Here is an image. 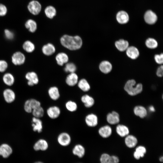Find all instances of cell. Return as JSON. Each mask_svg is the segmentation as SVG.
<instances>
[{"label": "cell", "mask_w": 163, "mask_h": 163, "mask_svg": "<svg viewBox=\"0 0 163 163\" xmlns=\"http://www.w3.org/2000/svg\"><path fill=\"white\" fill-rule=\"evenodd\" d=\"M62 45L71 50H75L82 46V42L81 38L78 36H72L65 35L60 39Z\"/></svg>", "instance_id": "1"}, {"label": "cell", "mask_w": 163, "mask_h": 163, "mask_svg": "<svg viewBox=\"0 0 163 163\" xmlns=\"http://www.w3.org/2000/svg\"><path fill=\"white\" fill-rule=\"evenodd\" d=\"M142 85L141 84H136V82L133 79L129 80L126 83L124 87L125 91L129 95L135 96L140 93L142 90Z\"/></svg>", "instance_id": "2"}, {"label": "cell", "mask_w": 163, "mask_h": 163, "mask_svg": "<svg viewBox=\"0 0 163 163\" xmlns=\"http://www.w3.org/2000/svg\"><path fill=\"white\" fill-rule=\"evenodd\" d=\"M100 163H119L120 159L117 156L103 153L100 156Z\"/></svg>", "instance_id": "3"}, {"label": "cell", "mask_w": 163, "mask_h": 163, "mask_svg": "<svg viewBox=\"0 0 163 163\" xmlns=\"http://www.w3.org/2000/svg\"><path fill=\"white\" fill-rule=\"evenodd\" d=\"M57 140L58 143L60 145L66 146L69 145L71 139L69 134L66 132H63L58 135Z\"/></svg>", "instance_id": "4"}, {"label": "cell", "mask_w": 163, "mask_h": 163, "mask_svg": "<svg viewBox=\"0 0 163 163\" xmlns=\"http://www.w3.org/2000/svg\"><path fill=\"white\" fill-rule=\"evenodd\" d=\"M29 11L34 15H37L40 12L41 9L40 4L37 1L33 0L31 1L28 6Z\"/></svg>", "instance_id": "5"}, {"label": "cell", "mask_w": 163, "mask_h": 163, "mask_svg": "<svg viewBox=\"0 0 163 163\" xmlns=\"http://www.w3.org/2000/svg\"><path fill=\"white\" fill-rule=\"evenodd\" d=\"M11 59L12 62L14 65H20L24 62L25 57L22 53L20 52H17L13 54Z\"/></svg>", "instance_id": "6"}, {"label": "cell", "mask_w": 163, "mask_h": 163, "mask_svg": "<svg viewBox=\"0 0 163 163\" xmlns=\"http://www.w3.org/2000/svg\"><path fill=\"white\" fill-rule=\"evenodd\" d=\"M85 121L88 126L94 127L96 126L98 124V118L94 114H89L85 117Z\"/></svg>", "instance_id": "7"}, {"label": "cell", "mask_w": 163, "mask_h": 163, "mask_svg": "<svg viewBox=\"0 0 163 163\" xmlns=\"http://www.w3.org/2000/svg\"><path fill=\"white\" fill-rule=\"evenodd\" d=\"M46 112L48 116L50 118L55 119L59 116L61 111L58 107L53 106L49 107L47 110Z\"/></svg>", "instance_id": "8"}, {"label": "cell", "mask_w": 163, "mask_h": 163, "mask_svg": "<svg viewBox=\"0 0 163 163\" xmlns=\"http://www.w3.org/2000/svg\"><path fill=\"white\" fill-rule=\"evenodd\" d=\"M144 18L145 22L149 24H155L157 19L156 14L151 10L147 11L145 14Z\"/></svg>", "instance_id": "9"}, {"label": "cell", "mask_w": 163, "mask_h": 163, "mask_svg": "<svg viewBox=\"0 0 163 163\" xmlns=\"http://www.w3.org/2000/svg\"><path fill=\"white\" fill-rule=\"evenodd\" d=\"M26 79L28 81V85L30 86H33L38 84L39 79L36 73L34 72L27 73L25 75Z\"/></svg>", "instance_id": "10"}, {"label": "cell", "mask_w": 163, "mask_h": 163, "mask_svg": "<svg viewBox=\"0 0 163 163\" xmlns=\"http://www.w3.org/2000/svg\"><path fill=\"white\" fill-rule=\"evenodd\" d=\"M146 152L147 150L144 146L139 145L135 149L133 153V156L136 159L139 160L143 157Z\"/></svg>", "instance_id": "11"}, {"label": "cell", "mask_w": 163, "mask_h": 163, "mask_svg": "<svg viewBox=\"0 0 163 163\" xmlns=\"http://www.w3.org/2000/svg\"><path fill=\"white\" fill-rule=\"evenodd\" d=\"M107 122L111 124H117L120 122L119 115L116 112L113 111L107 115Z\"/></svg>", "instance_id": "12"}, {"label": "cell", "mask_w": 163, "mask_h": 163, "mask_svg": "<svg viewBox=\"0 0 163 163\" xmlns=\"http://www.w3.org/2000/svg\"><path fill=\"white\" fill-rule=\"evenodd\" d=\"M12 152L11 147L8 144H3L0 146V155L4 158L8 157Z\"/></svg>", "instance_id": "13"}, {"label": "cell", "mask_w": 163, "mask_h": 163, "mask_svg": "<svg viewBox=\"0 0 163 163\" xmlns=\"http://www.w3.org/2000/svg\"><path fill=\"white\" fill-rule=\"evenodd\" d=\"M126 136L125 139V143L127 147L129 148L135 147L138 143L137 138L132 135H128Z\"/></svg>", "instance_id": "14"}, {"label": "cell", "mask_w": 163, "mask_h": 163, "mask_svg": "<svg viewBox=\"0 0 163 163\" xmlns=\"http://www.w3.org/2000/svg\"><path fill=\"white\" fill-rule=\"evenodd\" d=\"M48 147V144L45 140L41 139L39 140L34 144V149L36 151L41 150L44 151L47 150Z\"/></svg>", "instance_id": "15"}, {"label": "cell", "mask_w": 163, "mask_h": 163, "mask_svg": "<svg viewBox=\"0 0 163 163\" xmlns=\"http://www.w3.org/2000/svg\"><path fill=\"white\" fill-rule=\"evenodd\" d=\"M3 95L5 101L8 103L13 102L15 99V93L10 89H5L3 91Z\"/></svg>", "instance_id": "16"}, {"label": "cell", "mask_w": 163, "mask_h": 163, "mask_svg": "<svg viewBox=\"0 0 163 163\" xmlns=\"http://www.w3.org/2000/svg\"><path fill=\"white\" fill-rule=\"evenodd\" d=\"M116 19L120 24H123L126 23L129 20V16L127 12L124 11H120L116 15Z\"/></svg>", "instance_id": "17"}, {"label": "cell", "mask_w": 163, "mask_h": 163, "mask_svg": "<svg viewBox=\"0 0 163 163\" xmlns=\"http://www.w3.org/2000/svg\"><path fill=\"white\" fill-rule=\"evenodd\" d=\"M32 126L34 132L41 133L42 130L43 124L41 120L39 118L34 117L32 118Z\"/></svg>", "instance_id": "18"}, {"label": "cell", "mask_w": 163, "mask_h": 163, "mask_svg": "<svg viewBox=\"0 0 163 163\" xmlns=\"http://www.w3.org/2000/svg\"><path fill=\"white\" fill-rule=\"evenodd\" d=\"M126 54L128 57L132 59H135L139 56V52L138 49L134 46L128 47L126 50Z\"/></svg>", "instance_id": "19"}, {"label": "cell", "mask_w": 163, "mask_h": 163, "mask_svg": "<svg viewBox=\"0 0 163 163\" xmlns=\"http://www.w3.org/2000/svg\"><path fill=\"white\" fill-rule=\"evenodd\" d=\"M81 100L86 108L92 107L94 103V100L93 97L88 94L82 96L81 98Z\"/></svg>", "instance_id": "20"}, {"label": "cell", "mask_w": 163, "mask_h": 163, "mask_svg": "<svg viewBox=\"0 0 163 163\" xmlns=\"http://www.w3.org/2000/svg\"><path fill=\"white\" fill-rule=\"evenodd\" d=\"M73 154L79 158L83 157L85 153V149L82 145L77 144L72 149Z\"/></svg>", "instance_id": "21"}, {"label": "cell", "mask_w": 163, "mask_h": 163, "mask_svg": "<svg viewBox=\"0 0 163 163\" xmlns=\"http://www.w3.org/2000/svg\"><path fill=\"white\" fill-rule=\"evenodd\" d=\"M112 66L111 63L107 61H104L100 64L99 68L103 73L107 74L110 72L112 69Z\"/></svg>", "instance_id": "22"}, {"label": "cell", "mask_w": 163, "mask_h": 163, "mask_svg": "<svg viewBox=\"0 0 163 163\" xmlns=\"http://www.w3.org/2000/svg\"><path fill=\"white\" fill-rule=\"evenodd\" d=\"M78 76L74 72L70 73L66 77V82L69 86H73L78 82Z\"/></svg>", "instance_id": "23"}, {"label": "cell", "mask_w": 163, "mask_h": 163, "mask_svg": "<svg viewBox=\"0 0 163 163\" xmlns=\"http://www.w3.org/2000/svg\"><path fill=\"white\" fill-rule=\"evenodd\" d=\"M98 133L103 138H107L111 135L112 129L109 126H105L100 128L98 130Z\"/></svg>", "instance_id": "24"}, {"label": "cell", "mask_w": 163, "mask_h": 163, "mask_svg": "<svg viewBox=\"0 0 163 163\" xmlns=\"http://www.w3.org/2000/svg\"><path fill=\"white\" fill-rule=\"evenodd\" d=\"M56 59L57 64L59 66H62L64 64L68 62L69 58L67 55L65 53H61L56 55Z\"/></svg>", "instance_id": "25"}, {"label": "cell", "mask_w": 163, "mask_h": 163, "mask_svg": "<svg viewBox=\"0 0 163 163\" xmlns=\"http://www.w3.org/2000/svg\"><path fill=\"white\" fill-rule=\"evenodd\" d=\"M115 45L119 50L124 51L126 50L128 47L129 43L126 40L120 39L115 42Z\"/></svg>", "instance_id": "26"}, {"label": "cell", "mask_w": 163, "mask_h": 163, "mask_svg": "<svg viewBox=\"0 0 163 163\" xmlns=\"http://www.w3.org/2000/svg\"><path fill=\"white\" fill-rule=\"evenodd\" d=\"M48 93L50 97L53 100H57L60 97L59 91L56 87H50L48 90Z\"/></svg>", "instance_id": "27"}, {"label": "cell", "mask_w": 163, "mask_h": 163, "mask_svg": "<svg viewBox=\"0 0 163 163\" xmlns=\"http://www.w3.org/2000/svg\"><path fill=\"white\" fill-rule=\"evenodd\" d=\"M134 114L141 118L145 117L147 114L146 109L143 106H138L135 107L134 109Z\"/></svg>", "instance_id": "28"}, {"label": "cell", "mask_w": 163, "mask_h": 163, "mask_svg": "<svg viewBox=\"0 0 163 163\" xmlns=\"http://www.w3.org/2000/svg\"><path fill=\"white\" fill-rule=\"evenodd\" d=\"M116 132L121 137H124L126 136L129 133L128 128L126 126L120 124L116 127Z\"/></svg>", "instance_id": "29"}, {"label": "cell", "mask_w": 163, "mask_h": 163, "mask_svg": "<svg viewBox=\"0 0 163 163\" xmlns=\"http://www.w3.org/2000/svg\"><path fill=\"white\" fill-rule=\"evenodd\" d=\"M42 51L45 55L46 56H50L55 53V48L52 44L49 43L43 46L42 48Z\"/></svg>", "instance_id": "30"}, {"label": "cell", "mask_w": 163, "mask_h": 163, "mask_svg": "<svg viewBox=\"0 0 163 163\" xmlns=\"http://www.w3.org/2000/svg\"><path fill=\"white\" fill-rule=\"evenodd\" d=\"M44 12L48 18L52 19L56 15V11L54 7L50 5L46 7L44 10Z\"/></svg>", "instance_id": "31"}, {"label": "cell", "mask_w": 163, "mask_h": 163, "mask_svg": "<svg viewBox=\"0 0 163 163\" xmlns=\"http://www.w3.org/2000/svg\"><path fill=\"white\" fill-rule=\"evenodd\" d=\"M3 80L4 83L8 86L12 85L14 81L13 76L9 73H7L4 74L3 77Z\"/></svg>", "instance_id": "32"}, {"label": "cell", "mask_w": 163, "mask_h": 163, "mask_svg": "<svg viewBox=\"0 0 163 163\" xmlns=\"http://www.w3.org/2000/svg\"><path fill=\"white\" fill-rule=\"evenodd\" d=\"M26 27L29 31L33 33L37 29V24L36 22L32 19L27 20L25 24Z\"/></svg>", "instance_id": "33"}, {"label": "cell", "mask_w": 163, "mask_h": 163, "mask_svg": "<svg viewBox=\"0 0 163 163\" xmlns=\"http://www.w3.org/2000/svg\"><path fill=\"white\" fill-rule=\"evenodd\" d=\"M78 87L83 91L87 92L90 89V86L87 81L85 79L80 80L78 83Z\"/></svg>", "instance_id": "34"}, {"label": "cell", "mask_w": 163, "mask_h": 163, "mask_svg": "<svg viewBox=\"0 0 163 163\" xmlns=\"http://www.w3.org/2000/svg\"><path fill=\"white\" fill-rule=\"evenodd\" d=\"M24 50L27 53H31L33 51L35 48L34 44L30 41H25L23 45Z\"/></svg>", "instance_id": "35"}, {"label": "cell", "mask_w": 163, "mask_h": 163, "mask_svg": "<svg viewBox=\"0 0 163 163\" xmlns=\"http://www.w3.org/2000/svg\"><path fill=\"white\" fill-rule=\"evenodd\" d=\"M66 109L69 111L73 112L76 110L77 109V104L74 101H69L65 104Z\"/></svg>", "instance_id": "36"}, {"label": "cell", "mask_w": 163, "mask_h": 163, "mask_svg": "<svg viewBox=\"0 0 163 163\" xmlns=\"http://www.w3.org/2000/svg\"><path fill=\"white\" fill-rule=\"evenodd\" d=\"M32 112L34 117L39 118L43 117L44 113V110L41 106L33 109Z\"/></svg>", "instance_id": "37"}, {"label": "cell", "mask_w": 163, "mask_h": 163, "mask_svg": "<svg viewBox=\"0 0 163 163\" xmlns=\"http://www.w3.org/2000/svg\"><path fill=\"white\" fill-rule=\"evenodd\" d=\"M145 45L149 48L155 49L158 46V44L157 41L154 39L149 38L145 41Z\"/></svg>", "instance_id": "38"}, {"label": "cell", "mask_w": 163, "mask_h": 163, "mask_svg": "<svg viewBox=\"0 0 163 163\" xmlns=\"http://www.w3.org/2000/svg\"><path fill=\"white\" fill-rule=\"evenodd\" d=\"M76 69V66L73 63H67L64 68L65 71L67 72L70 73L74 72Z\"/></svg>", "instance_id": "39"}, {"label": "cell", "mask_w": 163, "mask_h": 163, "mask_svg": "<svg viewBox=\"0 0 163 163\" xmlns=\"http://www.w3.org/2000/svg\"><path fill=\"white\" fill-rule=\"evenodd\" d=\"M28 101L29 106L32 110L41 106L40 102L35 99H31L28 100Z\"/></svg>", "instance_id": "40"}, {"label": "cell", "mask_w": 163, "mask_h": 163, "mask_svg": "<svg viewBox=\"0 0 163 163\" xmlns=\"http://www.w3.org/2000/svg\"><path fill=\"white\" fill-rule=\"evenodd\" d=\"M8 64L7 62L4 60H0V72H3L7 69Z\"/></svg>", "instance_id": "41"}, {"label": "cell", "mask_w": 163, "mask_h": 163, "mask_svg": "<svg viewBox=\"0 0 163 163\" xmlns=\"http://www.w3.org/2000/svg\"><path fill=\"white\" fill-rule=\"evenodd\" d=\"M155 59L156 63L161 64L163 62V55L161 53L160 54L155 55L154 57Z\"/></svg>", "instance_id": "42"}, {"label": "cell", "mask_w": 163, "mask_h": 163, "mask_svg": "<svg viewBox=\"0 0 163 163\" xmlns=\"http://www.w3.org/2000/svg\"><path fill=\"white\" fill-rule=\"evenodd\" d=\"M5 34L6 38L8 40L12 39L14 37L13 33L8 29H5L4 31Z\"/></svg>", "instance_id": "43"}, {"label": "cell", "mask_w": 163, "mask_h": 163, "mask_svg": "<svg viewBox=\"0 0 163 163\" xmlns=\"http://www.w3.org/2000/svg\"><path fill=\"white\" fill-rule=\"evenodd\" d=\"M7 12V9L6 7L3 4H0V16L5 15Z\"/></svg>", "instance_id": "44"}, {"label": "cell", "mask_w": 163, "mask_h": 163, "mask_svg": "<svg viewBox=\"0 0 163 163\" xmlns=\"http://www.w3.org/2000/svg\"><path fill=\"white\" fill-rule=\"evenodd\" d=\"M24 109L26 112L28 113H30L32 112V109L30 107L28 100L26 101L24 105Z\"/></svg>", "instance_id": "45"}, {"label": "cell", "mask_w": 163, "mask_h": 163, "mask_svg": "<svg viewBox=\"0 0 163 163\" xmlns=\"http://www.w3.org/2000/svg\"><path fill=\"white\" fill-rule=\"evenodd\" d=\"M157 75L159 77H161L163 75V66L162 65L159 67L157 71Z\"/></svg>", "instance_id": "46"}, {"label": "cell", "mask_w": 163, "mask_h": 163, "mask_svg": "<svg viewBox=\"0 0 163 163\" xmlns=\"http://www.w3.org/2000/svg\"><path fill=\"white\" fill-rule=\"evenodd\" d=\"M149 108L150 111L151 112H154L155 111V108H154V107L152 106H151L149 107Z\"/></svg>", "instance_id": "47"}, {"label": "cell", "mask_w": 163, "mask_h": 163, "mask_svg": "<svg viewBox=\"0 0 163 163\" xmlns=\"http://www.w3.org/2000/svg\"><path fill=\"white\" fill-rule=\"evenodd\" d=\"M159 161L163 163V156H160L159 158Z\"/></svg>", "instance_id": "48"}, {"label": "cell", "mask_w": 163, "mask_h": 163, "mask_svg": "<svg viewBox=\"0 0 163 163\" xmlns=\"http://www.w3.org/2000/svg\"><path fill=\"white\" fill-rule=\"evenodd\" d=\"M34 163H43L41 161H38V162H35Z\"/></svg>", "instance_id": "49"}]
</instances>
